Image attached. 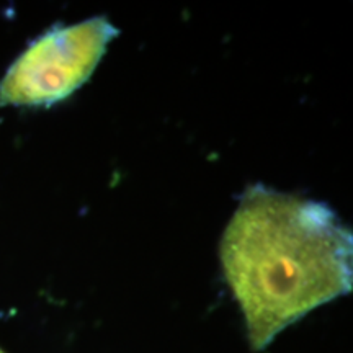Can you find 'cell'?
<instances>
[{
	"instance_id": "3957f363",
	"label": "cell",
	"mask_w": 353,
	"mask_h": 353,
	"mask_svg": "<svg viewBox=\"0 0 353 353\" xmlns=\"http://www.w3.org/2000/svg\"><path fill=\"white\" fill-rule=\"evenodd\" d=\"M0 353H3V352H2V350H0Z\"/></svg>"
},
{
	"instance_id": "6da1fadb",
	"label": "cell",
	"mask_w": 353,
	"mask_h": 353,
	"mask_svg": "<svg viewBox=\"0 0 353 353\" xmlns=\"http://www.w3.org/2000/svg\"><path fill=\"white\" fill-rule=\"evenodd\" d=\"M221 263L250 347L352 291V231L329 205L255 183L221 239Z\"/></svg>"
},
{
	"instance_id": "7a4b0ae2",
	"label": "cell",
	"mask_w": 353,
	"mask_h": 353,
	"mask_svg": "<svg viewBox=\"0 0 353 353\" xmlns=\"http://www.w3.org/2000/svg\"><path fill=\"white\" fill-rule=\"evenodd\" d=\"M120 30L107 17L54 26L30 44L0 81V105L51 107L81 88Z\"/></svg>"
}]
</instances>
